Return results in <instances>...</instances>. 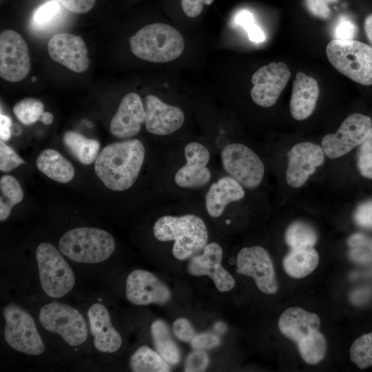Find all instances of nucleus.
<instances>
[{
  "mask_svg": "<svg viewBox=\"0 0 372 372\" xmlns=\"http://www.w3.org/2000/svg\"><path fill=\"white\" fill-rule=\"evenodd\" d=\"M145 156V147L137 138L110 143L99 153L94 163L95 173L108 189L126 190L136 182Z\"/></svg>",
  "mask_w": 372,
  "mask_h": 372,
  "instance_id": "obj_1",
  "label": "nucleus"
},
{
  "mask_svg": "<svg viewBox=\"0 0 372 372\" xmlns=\"http://www.w3.org/2000/svg\"><path fill=\"white\" fill-rule=\"evenodd\" d=\"M320 325L317 314L297 307L285 309L278 320L280 331L296 343L301 358L309 364L320 362L326 354L327 342Z\"/></svg>",
  "mask_w": 372,
  "mask_h": 372,
  "instance_id": "obj_2",
  "label": "nucleus"
},
{
  "mask_svg": "<svg viewBox=\"0 0 372 372\" xmlns=\"http://www.w3.org/2000/svg\"><path fill=\"white\" fill-rule=\"evenodd\" d=\"M153 233L159 241H174L172 254L180 260L199 253L208 242L206 225L194 214L163 216L156 221Z\"/></svg>",
  "mask_w": 372,
  "mask_h": 372,
  "instance_id": "obj_3",
  "label": "nucleus"
},
{
  "mask_svg": "<svg viewBox=\"0 0 372 372\" xmlns=\"http://www.w3.org/2000/svg\"><path fill=\"white\" fill-rule=\"evenodd\" d=\"M130 49L138 58L153 63L172 61L182 54L185 41L172 26L155 23L147 25L130 39Z\"/></svg>",
  "mask_w": 372,
  "mask_h": 372,
  "instance_id": "obj_4",
  "label": "nucleus"
},
{
  "mask_svg": "<svg viewBox=\"0 0 372 372\" xmlns=\"http://www.w3.org/2000/svg\"><path fill=\"white\" fill-rule=\"evenodd\" d=\"M59 247L64 256L74 262L99 263L112 254L115 242L105 230L78 227L65 232L59 240Z\"/></svg>",
  "mask_w": 372,
  "mask_h": 372,
  "instance_id": "obj_5",
  "label": "nucleus"
},
{
  "mask_svg": "<svg viewBox=\"0 0 372 372\" xmlns=\"http://www.w3.org/2000/svg\"><path fill=\"white\" fill-rule=\"evenodd\" d=\"M326 54L340 73L361 85H372V47L355 40L333 39Z\"/></svg>",
  "mask_w": 372,
  "mask_h": 372,
  "instance_id": "obj_6",
  "label": "nucleus"
},
{
  "mask_svg": "<svg viewBox=\"0 0 372 372\" xmlns=\"http://www.w3.org/2000/svg\"><path fill=\"white\" fill-rule=\"evenodd\" d=\"M41 287L50 297L59 298L74 287L75 278L62 254L52 245L41 243L36 249Z\"/></svg>",
  "mask_w": 372,
  "mask_h": 372,
  "instance_id": "obj_7",
  "label": "nucleus"
},
{
  "mask_svg": "<svg viewBox=\"0 0 372 372\" xmlns=\"http://www.w3.org/2000/svg\"><path fill=\"white\" fill-rule=\"evenodd\" d=\"M6 324L4 338L8 345L17 351L38 355L45 347L37 329L33 318L16 304H8L3 311Z\"/></svg>",
  "mask_w": 372,
  "mask_h": 372,
  "instance_id": "obj_8",
  "label": "nucleus"
},
{
  "mask_svg": "<svg viewBox=\"0 0 372 372\" xmlns=\"http://www.w3.org/2000/svg\"><path fill=\"white\" fill-rule=\"evenodd\" d=\"M39 318L45 330L59 335L70 346H79L87 338L83 316L70 305L60 302L47 304L41 307Z\"/></svg>",
  "mask_w": 372,
  "mask_h": 372,
  "instance_id": "obj_9",
  "label": "nucleus"
},
{
  "mask_svg": "<svg viewBox=\"0 0 372 372\" xmlns=\"http://www.w3.org/2000/svg\"><path fill=\"white\" fill-rule=\"evenodd\" d=\"M220 158L224 171L243 187L254 189L261 183L264 164L249 147L237 143L228 144L223 148Z\"/></svg>",
  "mask_w": 372,
  "mask_h": 372,
  "instance_id": "obj_10",
  "label": "nucleus"
},
{
  "mask_svg": "<svg viewBox=\"0 0 372 372\" xmlns=\"http://www.w3.org/2000/svg\"><path fill=\"white\" fill-rule=\"evenodd\" d=\"M372 130V120L366 115L353 113L341 123L337 132L324 136L321 141L324 154L337 158L359 146Z\"/></svg>",
  "mask_w": 372,
  "mask_h": 372,
  "instance_id": "obj_11",
  "label": "nucleus"
},
{
  "mask_svg": "<svg viewBox=\"0 0 372 372\" xmlns=\"http://www.w3.org/2000/svg\"><path fill=\"white\" fill-rule=\"evenodd\" d=\"M30 70L28 45L14 30H6L0 34V76L10 82L24 79Z\"/></svg>",
  "mask_w": 372,
  "mask_h": 372,
  "instance_id": "obj_12",
  "label": "nucleus"
},
{
  "mask_svg": "<svg viewBox=\"0 0 372 372\" xmlns=\"http://www.w3.org/2000/svg\"><path fill=\"white\" fill-rule=\"evenodd\" d=\"M236 272L251 277L258 288L267 294L275 293L278 285L271 259L262 247H243L236 258Z\"/></svg>",
  "mask_w": 372,
  "mask_h": 372,
  "instance_id": "obj_13",
  "label": "nucleus"
},
{
  "mask_svg": "<svg viewBox=\"0 0 372 372\" xmlns=\"http://www.w3.org/2000/svg\"><path fill=\"white\" fill-rule=\"evenodd\" d=\"M290 76V70L284 62H273L261 67L251 77L254 85L250 91L251 99L260 107L273 106Z\"/></svg>",
  "mask_w": 372,
  "mask_h": 372,
  "instance_id": "obj_14",
  "label": "nucleus"
},
{
  "mask_svg": "<svg viewBox=\"0 0 372 372\" xmlns=\"http://www.w3.org/2000/svg\"><path fill=\"white\" fill-rule=\"evenodd\" d=\"M287 183L292 187L304 185L308 178L322 165L324 152L322 147L310 142L298 143L287 152Z\"/></svg>",
  "mask_w": 372,
  "mask_h": 372,
  "instance_id": "obj_15",
  "label": "nucleus"
},
{
  "mask_svg": "<svg viewBox=\"0 0 372 372\" xmlns=\"http://www.w3.org/2000/svg\"><path fill=\"white\" fill-rule=\"evenodd\" d=\"M125 291L127 300L136 305L163 304L171 298L168 287L152 273L142 269L128 275Z\"/></svg>",
  "mask_w": 372,
  "mask_h": 372,
  "instance_id": "obj_16",
  "label": "nucleus"
},
{
  "mask_svg": "<svg viewBox=\"0 0 372 372\" xmlns=\"http://www.w3.org/2000/svg\"><path fill=\"white\" fill-rule=\"evenodd\" d=\"M185 164L174 176L176 185L183 189H198L207 185L211 173L207 167L210 154L205 146L198 142H190L184 148Z\"/></svg>",
  "mask_w": 372,
  "mask_h": 372,
  "instance_id": "obj_17",
  "label": "nucleus"
},
{
  "mask_svg": "<svg viewBox=\"0 0 372 372\" xmlns=\"http://www.w3.org/2000/svg\"><path fill=\"white\" fill-rule=\"evenodd\" d=\"M50 57L68 69L81 73L90 66L87 50L81 37L60 33L50 38L48 43Z\"/></svg>",
  "mask_w": 372,
  "mask_h": 372,
  "instance_id": "obj_18",
  "label": "nucleus"
},
{
  "mask_svg": "<svg viewBox=\"0 0 372 372\" xmlns=\"http://www.w3.org/2000/svg\"><path fill=\"white\" fill-rule=\"evenodd\" d=\"M223 249L216 242L207 244L202 254L192 257L188 271L193 276H208L221 292L231 290L235 285L232 276L222 266Z\"/></svg>",
  "mask_w": 372,
  "mask_h": 372,
  "instance_id": "obj_19",
  "label": "nucleus"
},
{
  "mask_svg": "<svg viewBox=\"0 0 372 372\" xmlns=\"http://www.w3.org/2000/svg\"><path fill=\"white\" fill-rule=\"evenodd\" d=\"M144 107L145 127L151 134L169 135L184 123L185 114L180 107L167 104L154 95L145 96Z\"/></svg>",
  "mask_w": 372,
  "mask_h": 372,
  "instance_id": "obj_20",
  "label": "nucleus"
},
{
  "mask_svg": "<svg viewBox=\"0 0 372 372\" xmlns=\"http://www.w3.org/2000/svg\"><path fill=\"white\" fill-rule=\"evenodd\" d=\"M145 107L139 95L130 92L123 96L110 125L111 134L126 139L137 135L145 123Z\"/></svg>",
  "mask_w": 372,
  "mask_h": 372,
  "instance_id": "obj_21",
  "label": "nucleus"
},
{
  "mask_svg": "<svg viewBox=\"0 0 372 372\" xmlns=\"http://www.w3.org/2000/svg\"><path fill=\"white\" fill-rule=\"evenodd\" d=\"M87 316L96 349L103 353L116 351L121 346L122 339L113 327L106 307L94 303L90 307Z\"/></svg>",
  "mask_w": 372,
  "mask_h": 372,
  "instance_id": "obj_22",
  "label": "nucleus"
},
{
  "mask_svg": "<svg viewBox=\"0 0 372 372\" xmlns=\"http://www.w3.org/2000/svg\"><path fill=\"white\" fill-rule=\"evenodd\" d=\"M319 87L316 80L303 72H298L293 82L289 103L291 116L302 121L313 113L319 96Z\"/></svg>",
  "mask_w": 372,
  "mask_h": 372,
  "instance_id": "obj_23",
  "label": "nucleus"
},
{
  "mask_svg": "<svg viewBox=\"0 0 372 372\" xmlns=\"http://www.w3.org/2000/svg\"><path fill=\"white\" fill-rule=\"evenodd\" d=\"M244 187L229 176H224L213 183L205 194V206L213 218L220 216L226 207L245 197Z\"/></svg>",
  "mask_w": 372,
  "mask_h": 372,
  "instance_id": "obj_24",
  "label": "nucleus"
},
{
  "mask_svg": "<svg viewBox=\"0 0 372 372\" xmlns=\"http://www.w3.org/2000/svg\"><path fill=\"white\" fill-rule=\"evenodd\" d=\"M38 169L59 183L70 182L74 176V168L72 165L59 152L47 149L42 151L36 161Z\"/></svg>",
  "mask_w": 372,
  "mask_h": 372,
  "instance_id": "obj_25",
  "label": "nucleus"
},
{
  "mask_svg": "<svg viewBox=\"0 0 372 372\" xmlns=\"http://www.w3.org/2000/svg\"><path fill=\"white\" fill-rule=\"evenodd\" d=\"M319 263V256L313 247L291 249L282 260L285 271L294 278H304L312 273Z\"/></svg>",
  "mask_w": 372,
  "mask_h": 372,
  "instance_id": "obj_26",
  "label": "nucleus"
},
{
  "mask_svg": "<svg viewBox=\"0 0 372 372\" xmlns=\"http://www.w3.org/2000/svg\"><path fill=\"white\" fill-rule=\"evenodd\" d=\"M63 142L70 153L83 165L95 161L101 146L97 140L87 138L74 131L65 132Z\"/></svg>",
  "mask_w": 372,
  "mask_h": 372,
  "instance_id": "obj_27",
  "label": "nucleus"
},
{
  "mask_svg": "<svg viewBox=\"0 0 372 372\" xmlns=\"http://www.w3.org/2000/svg\"><path fill=\"white\" fill-rule=\"evenodd\" d=\"M150 332L156 351L170 365L177 364L180 360V352L167 324L156 320L151 325Z\"/></svg>",
  "mask_w": 372,
  "mask_h": 372,
  "instance_id": "obj_28",
  "label": "nucleus"
},
{
  "mask_svg": "<svg viewBox=\"0 0 372 372\" xmlns=\"http://www.w3.org/2000/svg\"><path fill=\"white\" fill-rule=\"evenodd\" d=\"M170 364L147 346L139 347L131 356L130 366L134 372H168Z\"/></svg>",
  "mask_w": 372,
  "mask_h": 372,
  "instance_id": "obj_29",
  "label": "nucleus"
},
{
  "mask_svg": "<svg viewBox=\"0 0 372 372\" xmlns=\"http://www.w3.org/2000/svg\"><path fill=\"white\" fill-rule=\"evenodd\" d=\"M0 189V220L4 221L9 217L12 207L22 200L23 192L17 180L10 175L1 177Z\"/></svg>",
  "mask_w": 372,
  "mask_h": 372,
  "instance_id": "obj_30",
  "label": "nucleus"
},
{
  "mask_svg": "<svg viewBox=\"0 0 372 372\" xmlns=\"http://www.w3.org/2000/svg\"><path fill=\"white\" fill-rule=\"evenodd\" d=\"M61 6L54 0L41 5L34 10L32 14V28L39 32L46 31L52 28L61 17L63 12Z\"/></svg>",
  "mask_w": 372,
  "mask_h": 372,
  "instance_id": "obj_31",
  "label": "nucleus"
},
{
  "mask_svg": "<svg viewBox=\"0 0 372 372\" xmlns=\"http://www.w3.org/2000/svg\"><path fill=\"white\" fill-rule=\"evenodd\" d=\"M285 239L291 248L313 247L318 235L312 227L302 221L292 223L286 229Z\"/></svg>",
  "mask_w": 372,
  "mask_h": 372,
  "instance_id": "obj_32",
  "label": "nucleus"
},
{
  "mask_svg": "<svg viewBox=\"0 0 372 372\" xmlns=\"http://www.w3.org/2000/svg\"><path fill=\"white\" fill-rule=\"evenodd\" d=\"M349 258L354 262H372V238L361 233L352 234L347 240Z\"/></svg>",
  "mask_w": 372,
  "mask_h": 372,
  "instance_id": "obj_33",
  "label": "nucleus"
},
{
  "mask_svg": "<svg viewBox=\"0 0 372 372\" xmlns=\"http://www.w3.org/2000/svg\"><path fill=\"white\" fill-rule=\"evenodd\" d=\"M350 358L361 369L372 365V332L361 335L353 342Z\"/></svg>",
  "mask_w": 372,
  "mask_h": 372,
  "instance_id": "obj_34",
  "label": "nucleus"
},
{
  "mask_svg": "<svg viewBox=\"0 0 372 372\" xmlns=\"http://www.w3.org/2000/svg\"><path fill=\"white\" fill-rule=\"evenodd\" d=\"M44 112L42 101L35 98H25L15 104L13 112L24 125H30L39 121Z\"/></svg>",
  "mask_w": 372,
  "mask_h": 372,
  "instance_id": "obj_35",
  "label": "nucleus"
},
{
  "mask_svg": "<svg viewBox=\"0 0 372 372\" xmlns=\"http://www.w3.org/2000/svg\"><path fill=\"white\" fill-rule=\"evenodd\" d=\"M359 146L357 154L358 169L362 176L372 179V130Z\"/></svg>",
  "mask_w": 372,
  "mask_h": 372,
  "instance_id": "obj_36",
  "label": "nucleus"
},
{
  "mask_svg": "<svg viewBox=\"0 0 372 372\" xmlns=\"http://www.w3.org/2000/svg\"><path fill=\"white\" fill-rule=\"evenodd\" d=\"M25 161L3 141H0V169L2 172H9Z\"/></svg>",
  "mask_w": 372,
  "mask_h": 372,
  "instance_id": "obj_37",
  "label": "nucleus"
},
{
  "mask_svg": "<svg viewBox=\"0 0 372 372\" xmlns=\"http://www.w3.org/2000/svg\"><path fill=\"white\" fill-rule=\"evenodd\" d=\"M209 362V356L205 351L195 350L187 356L184 371L186 372L205 371Z\"/></svg>",
  "mask_w": 372,
  "mask_h": 372,
  "instance_id": "obj_38",
  "label": "nucleus"
},
{
  "mask_svg": "<svg viewBox=\"0 0 372 372\" xmlns=\"http://www.w3.org/2000/svg\"><path fill=\"white\" fill-rule=\"evenodd\" d=\"M353 219L360 227L372 229V199L358 205L354 211Z\"/></svg>",
  "mask_w": 372,
  "mask_h": 372,
  "instance_id": "obj_39",
  "label": "nucleus"
},
{
  "mask_svg": "<svg viewBox=\"0 0 372 372\" xmlns=\"http://www.w3.org/2000/svg\"><path fill=\"white\" fill-rule=\"evenodd\" d=\"M357 34V28L353 22L347 18L341 17L335 25L334 39L353 40Z\"/></svg>",
  "mask_w": 372,
  "mask_h": 372,
  "instance_id": "obj_40",
  "label": "nucleus"
},
{
  "mask_svg": "<svg viewBox=\"0 0 372 372\" xmlns=\"http://www.w3.org/2000/svg\"><path fill=\"white\" fill-rule=\"evenodd\" d=\"M220 338L211 333H201L195 335L191 340V345L194 350H207L218 347Z\"/></svg>",
  "mask_w": 372,
  "mask_h": 372,
  "instance_id": "obj_41",
  "label": "nucleus"
},
{
  "mask_svg": "<svg viewBox=\"0 0 372 372\" xmlns=\"http://www.w3.org/2000/svg\"><path fill=\"white\" fill-rule=\"evenodd\" d=\"M175 336L183 342H191L195 335V331L189 321L184 318H177L173 324Z\"/></svg>",
  "mask_w": 372,
  "mask_h": 372,
  "instance_id": "obj_42",
  "label": "nucleus"
},
{
  "mask_svg": "<svg viewBox=\"0 0 372 372\" xmlns=\"http://www.w3.org/2000/svg\"><path fill=\"white\" fill-rule=\"evenodd\" d=\"M338 0H304L307 10L315 17L326 19L331 14L329 4Z\"/></svg>",
  "mask_w": 372,
  "mask_h": 372,
  "instance_id": "obj_43",
  "label": "nucleus"
},
{
  "mask_svg": "<svg viewBox=\"0 0 372 372\" xmlns=\"http://www.w3.org/2000/svg\"><path fill=\"white\" fill-rule=\"evenodd\" d=\"M67 10L77 14L85 13L94 6L96 0H54Z\"/></svg>",
  "mask_w": 372,
  "mask_h": 372,
  "instance_id": "obj_44",
  "label": "nucleus"
},
{
  "mask_svg": "<svg viewBox=\"0 0 372 372\" xmlns=\"http://www.w3.org/2000/svg\"><path fill=\"white\" fill-rule=\"evenodd\" d=\"M214 0H181L180 4L183 12L191 18L198 17L203 11L205 4L209 5Z\"/></svg>",
  "mask_w": 372,
  "mask_h": 372,
  "instance_id": "obj_45",
  "label": "nucleus"
},
{
  "mask_svg": "<svg viewBox=\"0 0 372 372\" xmlns=\"http://www.w3.org/2000/svg\"><path fill=\"white\" fill-rule=\"evenodd\" d=\"M12 122L11 118L5 114H0V138L1 141H8L12 135L11 127Z\"/></svg>",
  "mask_w": 372,
  "mask_h": 372,
  "instance_id": "obj_46",
  "label": "nucleus"
},
{
  "mask_svg": "<svg viewBox=\"0 0 372 372\" xmlns=\"http://www.w3.org/2000/svg\"><path fill=\"white\" fill-rule=\"evenodd\" d=\"M235 23L243 27L246 30L255 24L253 14L247 10L240 12L236 17Z\"/></svg>",
  "mask_w": 372,
  "mask_h": 372,
  "instance_id": "obj_47",
  "label": "nucleus"
},
{
  "mask_svg": "<svg viewBox=\"0 0 372 372\" xmlns=\"http://www.w3.org/2000/svg\"><path fill=\"white\" fill-rule=\"evenodd\" d=\"M248 38L254 43H261L265 39V35L261 28L256 23L247 30Z\"/></svg>",
  "mask_w": 372,
  "mask_h": 372,
  "instance_id": "obj_48",
  "label": "nucleus"
},
{
  "mask_svg": "<svg viewBox=\"0 0 372 372\" xmlns=\"http://www.w3.org/2000/svg\"><path fill=\"white\" fill-rule=\"evenodd\" d=\"M364 31L368 40L372 45V13L369 14L365 19Z\"/></svg>",
  "mask_w": 372,
  "mask_h": 372,
  "instance_id": "obj_49",
  "label": "nucleus"
},
{
  "mask_svg": "<svg viewBox=\"0 0 372 372\" xmlns=\"http://www.w3.org/2000/svg\"><path fill=\"white\" fill-rule=\"evenodd\" d=\"M54 120L53 114L50 112H43L39 121L45 125H50Z\"/></svg>",
  "mask_w": 372,
  "mask_h": 372,
  "instance_id": "obj_50",
  "label": "nucleus"
},
{
  "mask_svg": "<svg viewBox=\"0 0 372 372\" xmlns=\"http://www.w3.org/2000/svg\"><path fill=\"white\" fill-rule=\"evenodd\" d=\"M22 132L21 128L17 125L14 124L11 127V133L15 136H19Z\"/></svg>",
  "mask_w": 372,
  "mask_h": 372,
  "instance_id": "obj_51",
  "label": "nucleus"
},
{
  "mask_svg": "<svg viewBox=\"0 0 372 372\" xmlns=\"http://www.w3.org/2000/svg\"><path fill=\"white\" fill-rule=\"evenodd\" d=\"M214 329L219 333H224L226 330L225 325L222 322H217L214 325Z\"/></svg>",
  "mask_w": 372,
  "mask_h": 372,
  "instance_id": "obj_52",
  "label": "nucleus"
},
{
  "mask_svg": "<svg viewBox=\"0 0 372 372\" xmlns=\"http://www.w3.org/2000/svg\"><path fill=\"white\" fill-rule=\"evenodd\" d=\"M36 79H37L36 77L33 76V77L32 78V82H35V81H36Z\"/></svg>",
  "mask_w": 372,
  "mask_h": 372,
  "instance_id": "obj_53",
  "label": "nucleus"
}]
</instances>
